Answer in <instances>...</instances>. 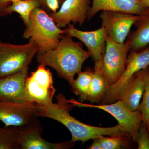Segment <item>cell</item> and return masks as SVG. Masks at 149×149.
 <instances>
[{"instance_id": "1", "label": "cell", "mask_w": 149, "mask_h": 149, "mask_svg": "<svg viewBox=\"0 0 149 149\" xmlns=\"http://www.w3.org/2000/svg\"><path fill=\"white\" fill-rule=\"evenodd\" d=\"M56 98V103L52 102L45 105H36L38 116L51 118L64 125L71 133V141L73 142L80 141L84 143L91 139L102 136H124L130 139L118 124L113 127L102 128L80 122L70 114V111L75 107L70 100H67L62 94L57 95Z\"/></svg>"}, {"instance_id": "2", "label": "cell", "mask_w": 149, "mask_h": 149, "mask_svg": "<svg viewBox=\"0 0 149 149\" xmlns=\"http://www.w3.org/2000/svg\"><path fill=\"white\" fill-rule=\"evenodd\" d=\"M90 57L91 53L83 49V43L74 42L72 37L65 33L55 49L37 53V60L40 64L53 68L70 85L74 75L81 72L84 62Z\"/></svg>"}, {"instance_id": "3", "label": "cell", "mask_w": 149, "mask_h": 149, "mask_svg": "<svg viewBox=\"0 0 149 149\" xmlns=\"http://www.w3.org/2000/svg\"><path fill=\"white\" fill-rule=\"evenodd\" d=\"M30 25L26 27L22 37L34 41L39 49L38 53H44L56 47L65 29L58 27L53 19L42 9L36 8L29 17Z\"/></svg>"}, {"instance_id": "4", "label": "cell", "mask_w": 149, "mask_h": 149, "mask_svg": "<svg viewBox=\"0 0 149 149\" xmlns=\"http://www.w3.org/2000/svg\"><path fill=\"white\" fill-rule=\"evenodd\" d=\"M37 44L29 40L24 45L0 44V78L15 74L26 68L38 52Z\"/></svg>"}, {"instance_id": "5", "label": "cell", "mask_w": 149, "mask_h": 149, "mask_svg": "<svg viewBox=\"0 0 149 149\" xmlns=\"http://www.w3.org/2000/svg\"><path fill=\"white\" fill-rule=\"evenodd\" d=\"M149 66V45L143 50L130 51L124 72L116 83L109 87L100 104H111L120 100L134 75Z\"/></svg>"}, {"instance_id": "6", "label": "cell", "mask_w": 149, "mask_h": 149, "mask_svg": "<svg viewBox=\"0 0 149 149\" xmlns=\"http://www.w3.org/2000/svg\"><path fill=\"white\" fill-rule=\"evenodd\" d=\"M25 89L28 101L36 105H45L53 102L56 89L49 70L40 64L25 80Z\"/></svg>"}, {"instance_id": "7", "label": "cell", "mask_w": 149, "mask_h": 149, "mask_svg": "<svg viewBox=\"0 0 149 149\" xmlns=\"http://www.w3.org/2000/svg\"><path fill=\"white\" fill-rule=\"evenodd\" d=\"M70 101L75 107L94 108L108 113L117 120L118 125L128 134L131 141L137 142L139 127L143 121L142 113L139 111L130 110L120 100L111 104L100 105L83 103L74 99Z\"/></svg>"}, {"instance_id": "8", "label": "cell", "mask_w": 149, "mask_h": 149, "mask_svg": "<svg viewBox=\"0 0 149 149\" xmlns=\"http://www.w3.org/2000/svg\"><path fill=\"white\" fill-rule=\"evenodd\" d=\"M129 51L127 41L116 43L107 37L102 64L103 71L110 85L116 83L124 72Z\"/></svg>"}, {"instance_id": "9", "label": "cell", "mask_w": 149, "mask_h": 149, "mask_svg": "<svg viewBox=\"0 0 149 149\" xmlns=\"http://www.w3.org/2000/svg\"><path fill=\"white\" fill-rule=\"evenodd\" d=\"M100 17L107 37L115 42L123 43L139 15L120 12L103 10L101 13Z\"/></svg>"}, {"instance_id": "10", "label": "cell", "mask_w": 149, "mask_h": 149, "mask_svg": "<svg viewBox=\"0 0 149 149\" xmlns=\"http://www.w3.org/2000/svg\"><path fill=\"white\" fill-rule=\"evenodd\" d=\"M38 117L34 104L0 102V122L6 127L28 126L38 122Z\"/></svg>"}, {"instance_id": "11", "label": "cell", "mask_w": 149, "mask_h": 149, "mask_svg": "<svg viewBox=\"0 0 149 149\" xmlns=\"http://www.w3.org/2000/svg\"><path fill=\"white\" fill-rule=\"evenodd\" d=\"M16 130L21 149H68L75 144L71 140L56 143L46 141L42 137V128L39 121L28 126L17 127Z\"/></svg>"}, {"instance_id": "12", "label": "cell", "mask_w": 149, "mask_h": 149, "mask_svg": "<svg viewBox=\"0 0 149 149\" xmlns=\"http://www.w3.org/2000/svg\"><path fill=\"white\" fill-rule=\"evenodd\" d=\"M91 3L92 0H65L57 11L49 15L60 28L71 23L82 26L88 19Z\"/></svg>"}, {"instance_id": "13", "label": "cell", "mask_w": 149, "mask_h": 149, "mask_svg": "<svg viewBox=\"0 0 149 149\" xmlns=\"http://www.w3.org/2000/svg\"><path fill=\"white\" fill-rule=\"evenodd\" d=\"M28 68L21 72L0 78V102L31 104L25 89Z\"/></svg>"}, {"instance_id": "14", "label": "cell", "mask_w": 149, "mask_h": 149, "mask_svg": "<svg viewBox=\"0 0 149 149\" xmlns=\"http://www.w3.org/2000/svg\"><path fill=\"white\" fill-rule=\"evenodd\" d=\"M65 30V33L77 38L85 45L95 62L102 59L105 51L107 37L102 26L94 31H84L75 28L71 23L68 25Z\"/></svg>"}, {"instance_id": "15", "label": "cell", "mask_w": 149, "mask_h": 149, "mask_svg": "<svg viewBox=\"0 0 149 149\" xmlns=\"http://www.w3.org/2000/svg\"><path fill=\"white\" fill-rule=\"evenodd\" d=\"M88 20L93 18L96 14L103 10L120 12L140 15L147 7L142 4L139 0H92Z\"/></svg>"}, {"instance_id": "16", "label": "cell", "mask_w": 149, "mask_h": 149, "mask_svg": "<svg viewBox=\"0 0 149 149\" xmlns=\"http://www.w3.org/2000/svg\"><path fill=\"white\" fill-rule=\"evenodd\" d=\"M149 73V67L137 72L120 98V100L130 110H138L146 88Z\"/></svg>"}, {"instance_id": "17", "label": "cell", "mask_w": 149, "mask_h": 149, "mask_svg": "<svg viewBox=\"0 0 149 149\" xmlns=\"http://www.w3.org/2000/svg\"><path fill=\"white\" fill-rule=\"evenodd\" d=\"M134 25L136 29L129 34L126 41L130 51L139 52L149 45V8L139 15Z\"/></svg>"}, {"instance_id": "18", "label": "cell", "mask_w": 149, "mask_h": 149, "mask_svg": "<svg viewBox=\"0 0 149 149\" xmlns=\"http://www.w3.org/2000/svg\"><path fill=\"white\" fill-rule=\"evenodd\" d=\"M102 59L95 62L93 70V78L86 100L92 103H100L110 86L103 71Z\"/></svg>"}, {"instance_id": "19", "label": "cell", "mask_w": 149, "mask_h": 149, "mask_svg": "<svg viewBox=\"0 0 149 149\" xmlns=\"http://www.w3.org/2000/svg\"><path fill=\"white\" fill-rule=\"evenodd\" d=\"M42 6L40 0H18L0 11V16L4 17L13 13H17L20 15L24 25L27 27L30 25L29 17L32 11Z\"/></svg>"}, {"instance_id": "20", "label": "cell", "mask_w": 149, "mask_h": 149, "mask_svg": "<svg viewBox=\"0 0 149 149\" xmlns=\"http://www.w3.org/2000/svg\"><path fill=\"white\" fill-rule=\"evenodd\" d=\"M77 78L70 85L72 93L78 96L81 101H86L93 78V70L88 68L78 73Z\"/></svg>"}, {"instance_id": "21", "label": "cell", "mask_w": 149, "mask_h": 149, "mask_svg": "<svg viewBox=\"0 0 149 149\" xmlns=\"http://www.w3.org/2000/svg\"><path fill=\"white\" fill-rule=\"evenodd\" d=\"M101 149H120L130 147V140L124 136H101L98 138Z\"/></svg>"}, {"instance_id": "22", "label": "cell", "mask_w": 149, "mask_h": 149, "mask_svg": "<svg viewBox=\"0 0 149 149\" xmlns=\"http://www.w3.org/2000/svg\"><path fill=\"white\" fill-rule=\"evenodd\" d=\"M20 149L16 128L0 127V149Z\"/></svg>"}, {"instance_id": "23", "label": "cell", "mask_w": 149, "mask_h": 149, "mask_svg": "<svg viewBox=\"0 0 149 149\" xmlns=\"http://www.w3.org/2000/svg\"><path fill=\"white\" fill-rule=\"evenodd\" d=\"M138 110L142 113V122L146 127L149 133V73L142 100L139 104Z\"/></svg>"}, {"instance_id": "24", "label": "cell", "mask_w": 149, "mask_h": 149, "mask_svg": "<svg viewBox=\"0 0 149 149\" xmlns=\"http://www.w3.org/2000/svg\"><path fill=\"white\" fill-rule=\"evenodd\" d=\"M138 149H149V133L145 125L141 123L137 140Z\"/></svg>"}, {"instance_id": "25", "label": "cell", "mask_w": 149, "mask_h": 149, "mask_svg": "<svg viewBox=\"0 0 149 149\" xmlns=\"http://www.w3.org/2000/svg\"><path fill=\"white\" fill-rule=\"evenodd\" d=\"M60 4L58 0H45V7L49 9L52 12L57 11L59 8Z\"/></svg>"}, {"instance_id": "26", "label": "cell", "mask_w": 149, "mask_h": 149, "mask_svg": "<svg viewBox=\"0 0 149 149\" xmlns=\"http://www.w3.org/2000/svg\"><path fill=\"white\" fill-rule=\"evenodd\" d=\"M18 0H0V11L6 7L9 6L10 4L15 2Z\"/></svg>"}, {"instance_id": "27", "label": "cell", "mask_w": 149, "mask_h": 149, "mask_svg": "<svg viewBox=\"0 0 149 149\" xmlns=\"http://www.w3.org/2000/svg\"><path fill=\"white\" fill-rule=\"evenodd\" d=\"M93 141L91 146H90L88 148V149H101L100 142H99L98 138L93 139Z\"/></svg>"}, {"instance_id": "28", "label": "cell", "mask_w": 149, "mask_h": 149, "mask_svg": "<svg viewBox=\"0 0 149 149\" xmlns=\"http://www.w3.org/2000/svg\"><path fill=\"white\" fill-rule=\"evenodd\" d=\"M142 4L147 8H149V0H139Z\"/></svg>"}, {"instance_id": "29", "label": "cell", "mask_w": 149, "mask_h": 149, "mask_svg": "<svg viewBox=\"0 0 149 149\" xmlns=\"http://www.w3.org/2000/svg\"><path fill=\"white\" fill-rule=\"evenodd\" d=\"M40 1H41V3H42V6L45 7V0H40ZM65 1V0H58L60 5H61Z\"/></svg>"}, {"instance_id": "30", "label": "cell", "mask_w": 149, "mask_h": 149, "mask_svg": "<svg viewBox=\"0 0 149 149\" xmlns=\"http://www.w3.org/2000/svg\"><path fill=\"white\" fill-rule=\"evenodd\" d=\"M1 17L0 16V17ZM1 41H0V44H1Z\"/></svg>"}]
</instances>
